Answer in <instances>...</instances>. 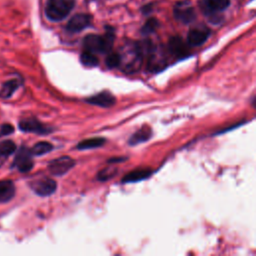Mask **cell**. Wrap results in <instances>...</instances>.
Returning a JSON list of instances; mask_svg holds the SVG:
<instances>
[{
  "label": "cell",
  "instance_id": "23",
  "mask_svg": "<svg viewBox=\"0 0 256 256\" xmlns=\"http://www.w3.org/2000/svg\"><path fill=\"white\" fill-rule=\"evenodd\" d=\"M14 131V127L11 124H3L0 128V136H6L11 134Z\"/></svg>",
  "mask_w": 256,
  "mask_h": 256
},
{
  "label": "cell",
  "instance_id": "3",
  "mask_svg": "<svg viewBox=\"0 0 256 256\" xmlns=\"http://www.w3.org/2000/svg\"><path fill=\"white\" fill-rule=\"evenodd\" d=\"M174 17L176 20L188 24L194 21L196 18V13L190 1L182 0L175 4L174 7Z\"/></svg>",
  "mask_w": 256,
  "mask_h": 256
},
{
  "label": "cell",
  "instance_id": "17",
  "mask_svg": "<svg viewBox=\"0 0 256 256\" xmlns=\"http://www.w3.org/2000/svg\"><path fill=\"white\" fill-rule=\"evenodd\" d=\"M19 87V82L17 80H9L5 82L1 88L0 96L2 98H9Z\"/></svg>",
  "mask_w": 256,
  "mask_h": 256
},
{
  "label": "cell",
  "instance_id": "6",
  "mask_svg": "<svg viewBox=\"0 0 256 256\" xmlns=\"http://www.w3.org/2000/svg\"><path fill=\"white\" fill-rule=\"evenodd\" d=\"M33 165L34 162L32 160V154L30 150L24 146L21 147L15 156L13 166L21 172H28L32 169Z\"/></svg>",
  "mask_w": 256,
  "mask_h": 256
},
{
  "label": "cell",
  "instance_id": "21",
  "mask_svg": "<svg viewBox=\"0 0 256 256\" xmlns=\"http://www.w3.org/2000/svg\"><path fill=\"white\" fill-rule=\"evenodd\" d=\"M159 27V22L157 21L156 18H151L146 21V23L143 25L141 28V33L144 35L151 34L156 31V29Z\"/></svg>",
  "mask_w": 256,
  "mask_h": 256
},
{
  "label": "cell",
  "instance_id": "5",
  "mask_svg": "<svg viewBox=\"0 0 256 256\" xmlns=\"http://www.w3.org/2000/svg\"><path fill=\"white\" fill-rule=\"evenodd\" d=\"M31 189L39 196H49L53 194L57 188L56 182L48 177H44L30 183Z\"/></svg>",
  "mask_w": 256,
  "mask_h": 256
},
{
  "label": "cell",
  "instance_id": "11",
  "mask_svg": "<svg viewBox=\"0 0 256 256\" xmlns=\"http://www.w3.org/2000/svg\"><path fill=\"white\" fill-rule=\"evenodd\" d=\"M152 136V130L149 126H142L139 130H137L135 133L131 135V137L128 140L129 145L134 146L138 145L140 143L148 141Z\"/></svg>",
  "mask_w": 256,
  "mask_h": 256
},
{
  "label": "cell",
  "instance_id": "2",
  "mask_svg": "<svg viewBox=\"0 0 256 256\" xmlns=\"http://www.w3.org/2000/svg\"><path fill=\"white\" fill-rule=\"evenodd\" d=\"M75 0H48L45 6V14L51 21L63 20L74 8Z\"/></svg>",
  "mask_w": 256,
  "mask_h": 256
},
{
  "label": "cell",
  "instance_id": "4",
  "mask_svg": "<svg viewBox=\"0 0 256 256\" xmlns=\"http://www.w3.org/2000/svg\"><path fill=\"white\" fill-rule=\"evenodd\" d=\"M75 165V160L69 156H62L53 159L48 164V170L54 176H62L71 170Z\"/></svg>",
  "mask_w": 256,
  "mask_h": 256
},
{
  "label": "cell",
  "instance_id": "13",
  "mask_svg": "<svg viewBox=\"0 0 256 256\" xmlns=\"http://www.w3.org/2000/svg\"><path fill=\"white\" fill-rule=\"evenodd\" d=\"M152 174V171L149 169H137L133 170L129 173H127L123 179V183H134V182H139L144 179H147L150 175Z\"/></svg>",
  "mask_w": 256,
  "mask_h": 256
},
{
  "label": "cell",
  "instance_id": "20",
  "mask_svg": "<svg viewBox=\"0 0 256 256\" xmlns=\"http://www.w3.org/2000/svg\"><path fill=\"white\" fill-rule=\"evenodd\" d=\"M16 150V145L11 140H5L0 143V157H7L14 153Z\"/></svg>",
  "mask_w": 256,
  "mask_h": 256
},
{
  "label": "cell",
  "instance_id": "1",
  "mask_svg": "<svg viewBox=\"0 0 256 256\" xmlns=\"http://www.w3.org/2000/svg\"><path fill=\"white\" fill-rule=\"evenodd\" d=\"M114 35L111 31L106 32L104 36H99L95 34H89L85 36L83 40V45L86 51L92 53H106L110 51L113 44Z\"/></svg>",
  "mask_w": 256,
  "mask_h": 256
},
{
  "label": "cell",
  "instance_id": "8",
  "mask_svg": "<svg viewBox=\"0 0 256 256\" xmlns=\"http://www.w3.org/2000/svg\"><path fill=\"white\" fill-rule=\"evenodd\" d=\"M19 128L23 132H31L36 134H46L49 133L51 130L43 125L41 122H39L37 119L29 118L24 119L19 122Z\"/></svg>",
  "mask_w": 256,
  "mask_h": 256
},
{
  "label": "cell",
  "instance_id": "19",
  "mask_svg": "<svg viewBox=\"0 0 256 256\" xmlns=\"http://www.w3.org/2000/svg\"><path fill=\"white\" fill-rule=\"evenodd\" d=\"M80 60H81V62H82L83 65L88 66V67L97 66L98 63H99V60H98L97 56H96L94 53L89 52V51H86V50L81 54Z\"/></svg>",
  "mask_w": 256,
  "mask_h": 256
},
{
  "label": "cell",
  "instance_id": "7",
  "mask_svg": "<svg viewBox=\"0 0 256 256\" xmlns=\"http://www.w3.org/2000/svg\"><path fill=\"white\" fill-rule=\"evenodd\" d=\"M91 23V16L88 14H76L74 15L66 25L67 31L71 33H77L84 30Z\"/></svg>",
  "mask_w": 256,
  "mask_h": 256
},
{
  "label": "cell",
  "instance_id": "10",
  "mask_svg": "<svg viewBox=\"0 0 256 256\" xmlns=\"http://www.w3.org/2000/svg\"><path fill=\"white\" fill-rule=\"evenodd\" d=\"M208 37H209V30L195 28L189 31L187 36V42L191 46H200L207 40Z\"/></svg>",
  "mask_w": 256,
  "mask_h": 256
},
{
  "label": "cell",
  "instance_id": "16",
  "mask_svg": "<svg viewBox=\"0 0 256 256\" xmlns=\"http://www.w3.org/2000/svg\"><path fill=\"white\" fill-rule=\"evenodd\" d=\"M230 4V0H205L207 10L211 13L223 11Z\"/></svg>",
  "mask_w": 256,
  "mask_h": 256
},
{
  "label": "cell",
  "instance_id": "12",
  "mask_svg": "<svg viewBox=\"0 0 256 256\" xmlns=\"http://www.w3.org/2000/svg\"><path fill=\"white\" fill-rule=\"evenodd\" d=\"M168 47H169V50L171 51V53H173L176 56L183 57L188 53V48H187L186 44L184 43L182 38H180L179 36H174V37L170 38Z\"/></svg>",
  "mask_w": 256,
  "mask_h": 256
},
{
  "label": "cell",
  "instance_id": "9",
  "mask_svg": "<svg viewBox=\"0 0 256 256\" xmlns=\"http://www.w3.org/2000/svg\"><path fill=\"white\" fill-rule=\"evenodd\" d=\"M86 102L92 105L100 106V107H111L115 104L116 98L110 92L102 91L86 99Z\"/></svg>",
  "mask_w": 256,
  "mask_h": 256
},
{
  "label": "cell",
  "instance_id": "24",
  "mask_svg": "<svg viewBox=\"0 0 256 256\" xmlns=\"http://www.w3.org/2000/svg\"><path fill=\"white\" fill-rule=\"evenodd\" d=\"M110 177H113V172H112V170L104 169V170H102L101 172H99V174H98V179H99V180H102V181L107 180V179H109Z\"/></svg>",
  "mask_w": 256,
  "mask_h": 256
},
{
  "label": "cell",
  "instance_id": "14",
  "mask_svg": "<svg viewBox=\"0 0 256 256\" xmlns=\"http://www.w3.org/2000/svg\"><path fill=\"white\" fill-rule=\"evenodd\" d=\"M15 194V186L11 180L0 181V202H8Z\"/></svg>",
  "mask_w": 256,
  "mask_h": 256
},
{
  "label": "cell",
  "instance_id": "18",
  "mask_svg": "<svg viewBox=\"0 0 256 256\" xmlns=\"http://www.w3.org/2000/svg\"><path fill=\"white\" fill-rule=\"evenodd\" d=\"M53 149V146L51 143L49 142H38L36 143L31 149H30V152L32 155L34 156H41V155H44L48 152H50L51 150Z\"/></svg>",
  "mask_w": 256,
  "mask_h": 256
},
{
  "label": "cell",
  "instance_id": "15",
  "mask_svg": "<svg viewBox=\"0 0 256 256\" xmlns=\"http://www.w3.org/2000/svg\"><path fill=\"white\" fill-rule=\"evenodd\" d=\"M105 143V139L102 137H94V138H89L85 139L81 142H79L76 146L77 149L79 150H88V149H94L101 147Z\"/></svg>",
  "mask_w": 256,
  "mask_h": 256
},
{
  "label": "cell",
  "instance_id": "22",
  "mask_svg": "<svg viewBox=\"0 0 256 256\" xmlns=\"http://www.w3.org/2000/svg\"><path fill=\"white\" fill-rule=\"evenodd\" d=\"M122 57L119 53L112 52L109 53L108 56L106 57V65L108 68H116L121 64Z\"/></svg>",
  "mask_w": 256,
  "mask_h": 256
}]
</instances>
